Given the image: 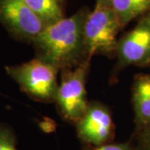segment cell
Returning a JSON list of instances; mask_svg holds the SVG:
<instances>
[{"label": "cell", "instance_id": "obj_1", "mask_svg": "<svg viewBox=\"0 0 150 150\" xmlns=\"http://www.w3.org/2000/svg\"><path fill=\"white\" fill-rule=\"evenodd\" d=\"M88 12L87 8H82L72 16L64 17L44 28L32 43L36 58L59 71L75 67L88 59L83 26Z\"/></svg>", "mask_w": 150, "mask_h": 150}, {"label": "cell", "instance_id": "obj_2", "mask_svg": "<svg viewBox=\"0 0 150 150\" xmlns=\"http://www.w3.org/2000/svg\"><path fill=\"white\" fill-rule=\"evenodd\" d=\"M122 29L110 6L95 4L89 11L83 26V40L87 58L95 55L115 56L118 34Z\"/></svg>", "mask_w": 150, "mask_h": 150}, {"label": "cell", "instance_id": "obj_3", "mask_svg": "<svg viewBox=\"0 0 150 150\" xmlns=\"http://www.w3.org/2000/svg\"><path fill=\"white\" fill-rule=\"evenodd\" d=\"M5 70L22 91L34 100L55 102L59 70L53 65L35 58L22 64L6 66Z\"/></svg>", "mask_w": 150, "mask_h": 150}, {"label": "cell", "instance_id": "obj_4", "mask_svg": "<svg viewBox=\"0 0 150 150\" xmlns=\"http://www.w3.org/2000/svg\"><path fill=\"white\" fill-rule=\"evenodd\" d=\"M90 60L85 59L75 67L61 70L55 102L63 118L77 123L88 107L86 81Z\"/></svg>", "mask_w": 150, "mask_h": 150}, {"label": "cell", "instance_id": "obj_5", "mask_svg": "<svg viewBox=\"0 0 150 150\" xmlns=\"http://www.w3.org/2000/svg\"><path fill=\"white\" fill-rule=\"evenodd\" d=\"M0 23L16 40L28 43L46 27L24 0H0Z\"/></svg>", "mask_w": 150, "mask_h": 150}, {"label": "cell", "instance_id": "obj_6", "mask_svg": "<svg viewBox=\"0 0 150 150\" xmlns=\"http://www.w3.org/2000/svg\"><path fill=\"white\" fill-rule=\"evenodd\" d=\"M115 56L118 68L150 66V26L146 18H140L137 25L118 40Z\"/></svg>", "mask_w": 150, "mask_h": 150}, {"label": "cell", "instance_id": "obj_7", "mask_svg": "<svg viewBox=\"0 0 150 150\" xmlns=\"http://www.w3.org/2000/svg\"><path fill=\"white\" fill-rule=\"evenodd\" d=\"M76 124L81 139L95 146L104 144L113 134L114 125L110 110L96 101L88 102L85 112Z\"/></svg>", "mask_w": 150, "mask_h": 150}, {"label": "cell", "instance_id": "obj_8", "mask_svg": "<svg viewBox=\"0 0 150 150\" xmlns=\"http://www.w3.org/2000/svg\"><path fill=\"white\" fill-rule=\"evenodd\" d=\"M132 103L136 130L150 127V73L135 76Z\"/></svg>", "mask_w": 150, "mask_h": 150}, {"label": "cell", "instance_id": "obj_9", "mask_svg": "<svg viewBox=\"0 0 150 150\" xmlns=\"http://www.w3.org/2000/svg\"><path fill=\"white\" fill-rule=\"evenodd\" d=\"M111 8L123 29L130 22L150 12V0H112Z\"/></svg>", "mask_w": 150, "mask_h": 150}, {"label": "cell", "instance_id": "obj_10", "mask_svg": "<svg viewBox=\"0 0 150 150\" xmlns=\"http://www.w3.org/2000/svg\"><path fill=\"white\" fill-rule=\"evenodd\" d=\"M30 9L48 26L65 17V0H24Z\"/></svg>", "mask_w": 150, "mask_h": 150}, {"label": "cell", "instance_id": "obj_11", "mask_svg": "<svg viewBox=\"0 0 150 150\" xmlns=\"http://www.w3.org/2000/svg\"><path fill=\"white\" fill-rule=\"evenodd\" d=\"M131 150H150V127L135 131L134 144H131Z\"/></svg>", "mask_w": 150, "mask_h": 150}, {"label": "cell", "instance_id": "obj_12", "mask_svg": "<svg viewBox=\"0 0 150 150\" xmlns=\"http://www.w3.org/2000/svg\"><path fill=\"white\" fill-rule=\"evenodd\" d=\"M0 150H17L13 134L3 123H0Z\"/></svg>", "mask_w": 150, "mask_h": 150}, {"label": "cell", "instance_id": "obj_13", "mask_svg": "<svg viewBox=\"0 0 150 150\" xmlns=\"http://www.w3.org/2000/svg\"><path fill=\"white\" fill-rule=\"evenodd\" d=\"M93 150H131V144L129 143L103 144L98 146Z\"/></svg>", "mask_w": 150, "mask_h": 150}, {"label": "cell", "instance_id": "obj_14", "mask_svg": "<svg viewBox=\"0 0 150 150\" xmlns=\"http://www.w3.org/2000/svg\"><path fill=\"white\" fill-rule=\"evenodd\" d=\"M111 3H112V0H96V4H101V5L110 6L111 7Z\"/></svg>", "mask_w": 150, "mask_h": 150}, {"label": "cell", "instance_id": "obj_15", "mask_svg": "<svg viewBox=\"0 0 150 150\" xmlns=\"http://www.w3.org/2000/svg\"><path fill=\"white\" fill-rule=\"evenodd\" d=\"M144 17L146 18V19H147V21H148V23H149V24L150 26V12L148 13L147 14H145Z\"/></svg>", "mask_w": 150, "mask_h": 150}]
</instances>
